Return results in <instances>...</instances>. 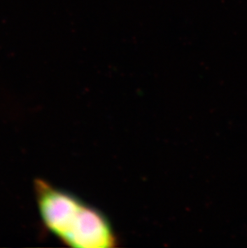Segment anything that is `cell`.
Returning a JSON list of instances; mask_svg holds the SVG:
<instances>
[{"mask_svg": "<svg viewBox=\"0 0 247 248\" xmlns=\"http://www.w3.org/2000/svg\"><path fill=\"white\" fill-rule=\"evenodd\" d=\"M40 218L51 234L76 248H110L117 238L107 217L73 194L46 181L35 182Z\"/></svg>", "mask_w": 247, "mask_h": 248, "instance_id": "cell-1", "label": "cell"}]
</instances>
